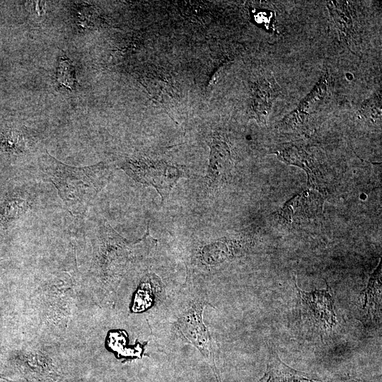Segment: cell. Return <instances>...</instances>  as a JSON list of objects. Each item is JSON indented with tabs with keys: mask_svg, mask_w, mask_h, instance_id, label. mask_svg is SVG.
Segmentation results:
<instances>
[{
	"mask_svg": "<svg viewBox=\"0 0 382 382\" xmlns=\"http://www.w3.org/2000/svg\"><path fill=\"white\" fill-rule=\"evenodd\" d=\"M42 170L58 190L66 208L73 214H83L98 193L108 183L111 171L103 163L74 167L47 154L42 158Z\"/></svg>",
	"mask_w": 382,
	"mask_h": 382,
	"instance_id": "obj_1",
	"label": "cell"
},
{
	"mask_svg": "<svg viewBox=\"0 0 382 382\" xmlns=\"http://www.w3.org/2000/svg\"><path fill=\"white\" fill-rule=\"evenodd\" d=\"M122 168L135 180L153 186L162 201L168 197L179 178L185 175L178 167L165 161L127 160Z\"/></svg>",
	"mask_w": 382,
	"mask_h": 382,
	"instance_id": "obj_2",
	"label": "cell"
},
{
	"mask_svg": "<svg viewBox=\"0 0 382 382\" xmlns=\"http://www.w3.org/2000/svg\"><path fill=\"white\" fill-rule=\"evenodd\" d=\"M204 303L197 302L180 319L178 326L184 337L203 354L216 371L214 344L203 322Z\"/></svg>",
	"mask_w": 382,
	"mask_h": 382,
	"instance_id": "obj_3",
	"label": "cell"
},
{
	"mask_svg": "<svg viewBox=\"0 0 382 382\" xmlns=\"http://www.w3.org/2000/svg\"><path fill=\"white\" fill-rule=\"evenodd\" d=\"M304 308L315 320H320L330 326L335 323L333 301L329 289L323 291L305 292L298 289Z\"/></svg>",
	"mask_w": 382,
	"mask_h": 382,
	"instance_id": "obj_4",
	"label": "cell"
},
{
	"mask_svg": "<svg viewBox=\"0 0 382 382\" xmlns=\"http://www.w3.org/2000/svg\"><path fill=\"white\" fill-rule=\"evenodd\" d=\"M265 377V382H318L286 366L277 355L271 357Z\"/></svg>",
	"mask_w": 382,
	"mask_h": 382,
	"instance_id": "obj_5",
	"label": "cell"
},
{
	"mask_svg": "<svg viewBox=\"0 0 382 382\" xmlns=\"http://www.w3.org/2000/svg\"><path fill=\"white\" fill-rule=\"evenodd\" d=\"M228 161L229 151L226 144L221 141L213 140L207 175L209 184L212 185L219 180L226 169Z\"/></svg>",
	"mask_w": 382,
	"mask_h": 382,
	"instance_id": "obj_6",
	"label": "cell"
},
{
	"mask_svg": "<svg viewBox=\"0 0 382 382\" xmlns=\"http://www.w3.org/2000/svg\"><path fill=\"white\" fill-rule=\"evenodd\" d=\"M57 79L61 85L73 89L76 84L75 70L71 62L65 58H60L57 68Z\"/></svg>",
	"mask_w": 382,
	"mask_h": 382,
	"instance_id": "obj_7",
	"label": "cell"
},
{
	"mask_svg": "<svg viewBox=\"0 0 382 382\" xmlns=\"http://www.w3.org/2000/svg\"><path fill=\"white\" fill-rule=\"evenodd\" d=\"M27 209L26 204L22 200H11L4 205V216L8 218L19 216L21 213L25 212Z\"/></svg>",
	"mask_w": 382,
	"mask_h": 382,
	"instance_id": "obj_8",
	"label": "cell"
},
{
	"mask_svg": "<svg viewBox=\"0 0 382 382\" xmlns=\"http://www.w3.org/2000/svg\"><path fill=\"white\" fill-rule=\"evenodd\" d=\"M332 16L336 19L335 21L341 29L347 30L352 26V21L349 16L342 11L341 9L338 10L337 7H333Z\"/></svg>",
	"mask_w": 382,
	"mask_h": 382,
	"instance_id": "obj_9",
	"label": "cell"
}]
</instances>
